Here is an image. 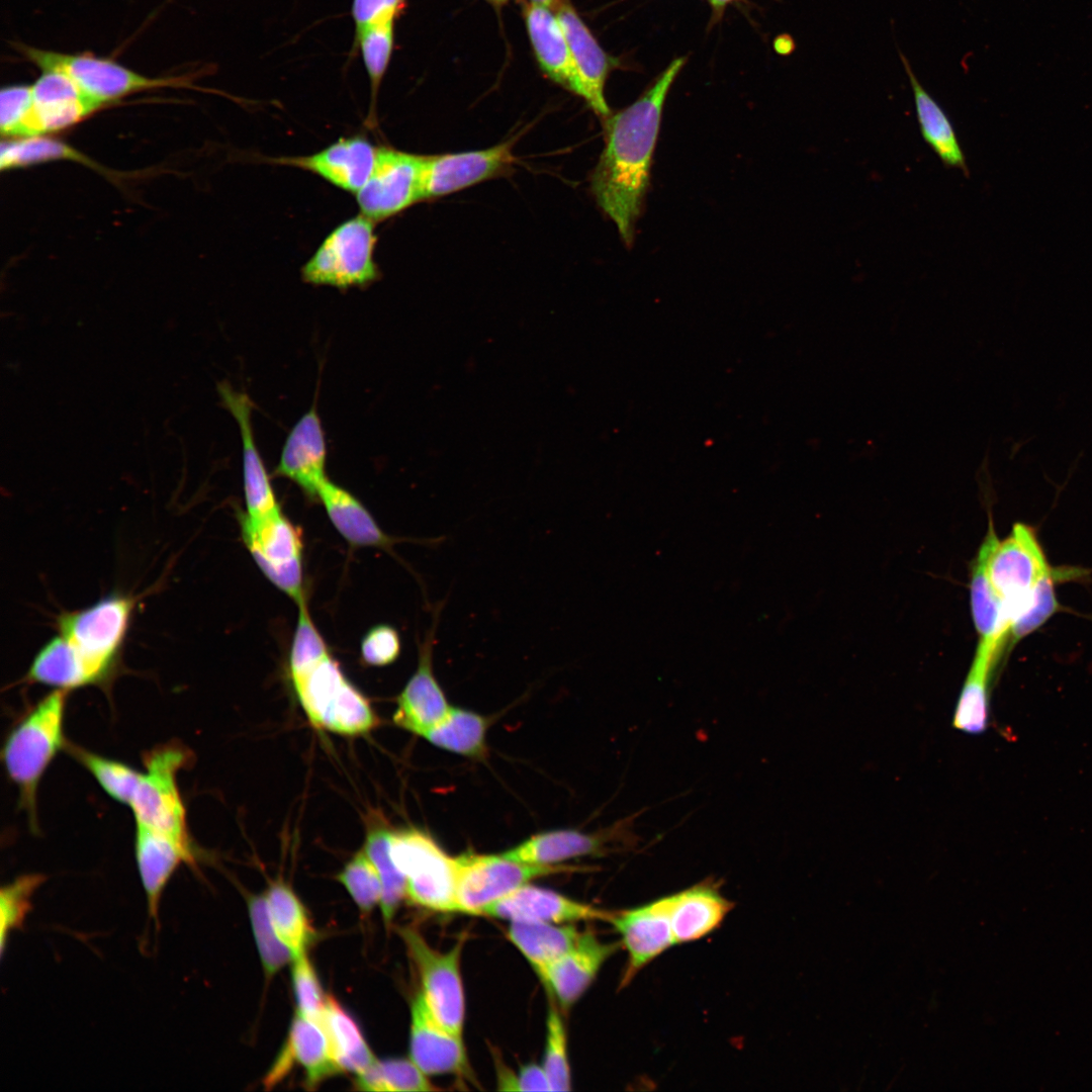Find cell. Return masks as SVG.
Segmentation results:
<instances>
[{
    "label": "cell",
    "instance_id": "28",
    "mask_svg": "<svg viewBox=\"0 0 1092 1092\" xmlns=\"http://www.w3.org/2000/svg\"><path fill=\"white\" fill-rule=\"evenodd\" d=\"M670 896L675 944L695 941L712 933L733 908L732 902L713 881L701 882Z\"/></svg>",
    "mask_w": 1092,
    "mask_h": 1092
},
{
    "label": "cell",
    "instance_id": "5",
    "mask_svg": "<svg viewBox=\"0 0 1092 1092\" xmlns=\"http://www.w3.org/2000/svg\"><path fill=\"white\" fill-rule=\"evenodd\" d=\"M133 609V600L110 596L58 619L62 636L83 662L91 685H103L115 671Z\"/></svg>",
    "mask_w": 1092,
    "mask_h": 1092
},
{
    "label": "cell",
    "instance_id": "3",
    "mask_svg": "<svg viewBox=\"0 0 1092 1092\" xmlns=\"http://www.w3.org/2000/svg\"><path fill=\"white\" fill-rule=\"evenodd\" d=\"M21 56L41 72L69 77L83 92L105 106L122 97L159 88H194L188 75L149 77L91 53L68 54L16 43Z\"/></svg>",
    "mask_w": 1092,
    "mask_h": 1092
},
{
    "label": "cell",
    "instance_id": "19",
    "mask_svg": "<svg viewBox=\"0 0 1092 1092\" xmlns=\"http://www.w3.org/2000/svg\"><path fill=\"white\" fill-rule=\"evenodd\" d=\"M626 821L603 833L588 834L575 829L542 832L502 854L516 861L537 866H556L576 857L603 855L614 849L613 843L635 842L630 831L632 825Z\"/></svg>",
    "mask_w": 1092,
    "mask_h": 1092
},
{
    "label": "cell",
    "instance_id": "30",
    "mask_svg": "<svg viewBox=\"0 0 1092 1092\" xmlns=\"http://www.w3.org/2000/svg\"><path fill=\"white\" fill-rule=\"evenodd\" d=\"M317 499L340 535L355 547L387 548L392 541L352 493L329 478L322 484Z\"/></svg>",
    "mask_w": 1092,
    "mask_h": 1092
},
{
    "label": "cell",
    "instance_id": "45",
    "mask_svg": "<svg viewBox=\"0 0 1092 1092\" xmlns=\"http://www.w3.org/2000/svg\"><path fill=\"white\" fill-rule=\"evenodd\" d=\"M1059 573L1052 568L1034 585L1025 608L1012 621L1008 639L1018 642L1042 626L1054 614L1060 611L1056 597L1055 581Z\"/></svg>",
    "mask_w": 1092,
    "mask_h": 1092
},
{
    "label": "cell",
    "instance_id": "2",
    "mask_svg": "<svg viewBox=\"0 0 1092 1092\" xmlns=\"http://www.w3.org/2000/svg\"><path fill=\"white\" fill-rule=\"evenodd\" d=\"M69 691L56 689L36 703L9 731L1 759L19 794V803L36 827V795L41 778L68 742L64 733Z\"/></svg>",
    "mask_w": 1092,
    "mask_h": 1092
},
{
    "label": "cell",
    "instance_id": "40",
    "mask_svg": "<svg viewBox=\"0 0 1092 1092\" xmlns=\"http://www.w3.org/2000/svg\"><path fill=\"white\" fill-rule=\"evenodd\" d=\"M356 1088L374 1092H425L438 1090L411 1059L375 1061L356 1077Z\"/></svg>",
    "mask_w": 1092,
    "mask_h": 1092
},
{
    "label": "cell",
    "instance_id": "16",
    "mask_svg": "<svg viewBox=\"0 0 1092 1092\" xmlns=\"http://www.w3.org/2000/svg\"><path fill=\"white\" fill-rule=\"evenodd\" d=\"M479 915L509 922L574 924L608 922L611 912L529 883L491 903Z\"/></svg>",
    "mask_w": 1092,
    "mask_h": 1092
},
{
    "label": "cell",
    "instance_id": "4",
    "mask_svg": "<svg viewBox=\"0 0 1092 1092\" xmlns=\"http://www.w3.org/2000/svg\"><path fill=\"white\" fill-rule=\"evenodd\" d=\"M191 752L177 742L160 744L144 754V771L129 805L135 823L195 848L188 832L178 774L191 761Z\"/></svg>",
    "mask_w": 1092,
    "mask_h": 1092
},
{
    "label": "cell",
    "instance_id": "38",
    "mask_svg": "<svg viewBox=\"0 0 1092 1092\" xmlns=\"http://www.w3.org/2000/svg\"><path fill=\"white\" fill-rule=\"evenodd\" d=\"M391 831L383 824H369L364 851L374 864L382 884L380 908L385 923H390L406 898V881L390 854Z\"/></svg>",
    "mask_w": 1092,
    "mask_h": 1092
},
{
    "label": "cell",
    "instance_id": "29",
    "mask_svg": "<svg viewBox=\"0 0 1092 1092\" xmlns=\"http://www.w3.org/2000/svg\"><path fill=\"white\" fill-rule=\"evenodd\" d=\"M997 539L990 525L989 532L972 566L970 595L972 617L979 634V643L991 648L1000 656L1009 637V622L988 570L989 556Z\"/></svg>",
    "mask_w": 1092,
    "mask_h": 1092
},
{
    "label": "cell",
    "instance_id": "13",
    "mask_svg": "<svg viewBox=\"0 0 1092 1092\" xmlns=\"http://www.w3.org/2000/svg\"><path fill=\"white\" fill-rule=\"evenodd\" d=\"M671 896L611 912L608 920L627 952L621 986L629 984L648 964L675 945L671 925Z\"/></svg>",
    "mask_w": 1092,
    "mask_h": 1092
},
{
    "label": "cell",
    "instance_id": "17",
    "mask_svg": "<svg viewBox=\"0 0 1092 1092\" xmlns=\"http://www.w3.org/2000/svg\"><path fill=\"white\" fill-rule=\"evenodd\" d=\"M410 1056L429 1077L453 1074L471 1078L462 1035L435 1017L421 991L411 1005Z\"/></svg>",
    "mask_w": 1092,
    "mask_h": 1092
},
{
    "label": "cell",
    "instance_id": "26",
    "mask_svg": "<svg viewBox=\"0 0 1092 1092\" xmlns=\"http://www.w3.org/2000/svg\"><path fill=\"white\" fill-rule=\"evenodd\" d=\"M134 855L147 898L148 913L158 927L163 892L181 864L196 867V849L135 823Z\"/></svg>",
    "mask_w": 1092,
    "mask_h": 1092
},
{
    "label": "cell",
    "instance_id": "31",
    "mask_svg": "<svg viewBox=\"0 0 1092 1092\" xmlns=\"http://www.w3.org/2000/svg\"><path fill=\"white\" fill-rule=\"evenodd\" d=\"M898 52L912 88L917 120L924 141L946 167L968 173L965 154L949 118L920 84L906 56L901 51Z\"/></svg>",
    "mask_w": 1092,
    "mask_h": 1092
},
{
    "label": "cell",
    "instance_id": "14",
    "mask_svg": "<svg viewBox=\"0 0 1092 1092\" xmlns=\"http://www.w3.org/2000/svg\"><path fill=\"white\" fill-rule=\"evenodd\" d=\"M103 107L69 77L43 71L31 85V100L15 139L41 136L68 128Z\"/></svg>",
    "mask_w": 1092,
    "mask_h": 1092
},
{
    "label": "cell",
    "instance_id": "37",
    "mask_svg": "<svg viewBox=\"0 0 1092 1092\" xmlns=\"http://www.w3.org/2000/svg\"><path fill=\"white\" fill-rule=\"evenodd\" d=\"M266 894L274 926L294 957L306 951L314 937L307 912L291 888L283 882L270 884Z\"/></svg>",
    "mask_w": 1092,
    "mask_h": 1092
},
{
    "label": "cell",
    "instance_id": "53",
    "mask_svg": "<svg viewBox=\"0 0 1092 1092\" xmlns=\"http://www.w3.org/2000/svg\"><path fill=\"white\" fill-rule=\"evenodd\" d=\"M733 1H735V0H709V2L711 4V7H712V10H713V15H714L713 17H715V18L721 17V15H722L723 11L725 10V8L729 4H731Z\"/></svg>",
    "mask_w": 1092,
    "mask_h": 1092
},
{
    "label": "cell",
    "instance_id": "47",
    "mask_svg": "<svg viewBox=\"0 0 1092 1092\" xmlns=\"http://www.w3.org/2000/svg\"><path fill=\"white\" fill-rule=\"evenodd\" d=\"M298 620L289 656L291 678L301 675L330 653L311 620L306 602L298 604Z\"/></svg>",
    "mask_w": 1092,
    "mask_h": 1092
},
{
    "label": "cell",
    "instance_id": "15",
    "mask_svg": "<svg viewBox=\"0 0 1092 1092\" xmlns=\"http://www.w3.org/2000/svg\"><path fill=\"white\" fill-rule=\"evenodd\" d=\"M515 163L510 141L483 150L424 156L422 201L503 175Z\"/></svg>",
    "mask_w": 1092,
    "mask_h": 1092
},
{
    "label": "cell",
    "instance_id": "44",
    "mask_svg": "<svg viewBox=\"0 0 1092 1092\" xmlns=\"http://www.w3.org/2000/svg\"><path fill=\"white\" fill-rule=\"evenodd\" d=\"M541 1065L547 1075L551 1091L571 1090L566 1027L561 1012L558 1006L553 1004V1000L546 1017L545 1046Z\"/></svg>",
    "mask_w": 1092,
    "mask_h": 1092
},
{
    "label": "cell",
    "instance_id": "24",
    "mask_svg": "<svg viewBox=\"0 0 1092 1092\" xmlns=\"http://www.w3.org/2000/svg\"><path fill=\"white\" fill-rule=\"evenodd\" d=\"M327 443L316 407H310L290 430L275 474L298 485L305 494L317 498L326 473Z\"/></svg>",
    "mask_w": 1092,
    "mask_h": 1092
},
{
    "label": "cell",
    "instance_id": "54",
    "mask_svg": "<svg viewBox=\"0 0 1092 1092\" xmlns=\"http://www.w3.org/2000/svg\"><path fill=\"white\" fill-rule=\"evenodd\" d=\"M531 1L541 3L543 5L549 6L550 8H552L553 2H554V0H531Z\"/></svg>",
    "mask_w": 1092,
    "mask_h": 1092
},
{
    "label": "cell",
    "instance_id": "34",
    "mask_svg": "<svg viewBox=\"0 0 1092 1092\" xmlns=\"http://www.w3.org/2000/svg\"><path fill=\"white\" fill-rule=\"evenodd\" d=\"M999 657L978 644L976 654L960 695L953 726L967 733L983 732L989 719V681Z\"/></svg>",
    "mask_w": 1092,
    "mask_h": 1092
},
{
    "label": "cell",
    "instance_id": "27",
    "mask_svg": "<svg viewBox=\"0 0 1092 1092\" xmlns=\"http://www.w3.org/2000/svg\"><path fill=\"white\" fill-rule=\"evenodd\" d=\"M525 21L536 60L551 80L582 95L580 78L560 22L549 6L530 1Z\"/></svg>",
    "mask_w": 1092,
    "mask_h": 1092
},
{
    "label": "cell",
    "instance_id": "46",
    "mask_svg": "<svg viewBox=\"0 0 1092 1092\" xmlns=\"http://www.w3.org/2000/svg\"><path fill=\"white\" fill-rule=\"evenodd\" d=\"M337 878L362 912L368 913L380 904L381 880L364 849L354 854Z\"/></svg>",
    "mask_w": 1092,
    "mask_h": 1092
},
{
    "label": "cell",
    "instance_id": "41",
    "mask_svg": "<svg viewBox=\"0 0 1092 1092\" xmlns=\"http://www.w3.org/2000/svg\"><path fill=\"white\" fill-rule=\"evenodd\" d=\"M66 749L113 800L129 807L142 771L128 764L68 743Z\"/></svg>",
    "mask_w": 1092,
    "mask_h": 1092
},
{
    "label": "cell",
    "instance_id": "7",
    "mask_svg": "<svg viewBox=\"0 0 1092 1092\" xmlns=\"http://www.w3.org/2000/svg\"><path fill=\"white\" fill-rule=\"evenodd\" d=\"M390 854L406 881V899L440 913H456V860L417 828L391 831Z\"/></svg>",
    "mask_w": 1092,
    "mask_h": 1092
},
{
    "label": "cell",
    "instance_id": "51",
    "mask_svg": "<svg viewBox=\"0 0 1092 1092\" xmlns=\"http://www.w3.org/2000/svg\"><path fill=\"white\" fill-rule=\"evenodd\" d=\"M405 8V0H353L351 15L355 31L383 21H395Z\"/></svg>",
    "mask_w": 1092,
    "mask_h": 1092
},
{
    "label": "cell",
    "instance_id": "55",
    "mask_svg": "<svg viewBox=\"0 0 1092 1092\" xmlns=\"http://www.w3.org/2000/svg\"><path fill=\"white\" fill-rule=\"evenodd\" d=\"M487 1H489V2H491L493 4L502 5V4L506 3L508 0H487Z\"/></svg>",
    "mask_w": 1092,
    "mask_h": 1092
},
{
    "label": "cell",
    "instance_id": "8",
    "mask_svg": "<svg viewBox=\"0 0 1092 1092\" xmlns=\"http://www.w3.org/2000/svg\"><path fill=\"white\" fill-rule=\"evenodd\" d=\"M416 967L421 993L435 1017L456 1034H463L465 994L461 975L463 938L443 951L433 947L420 931L399 930Z\"/></svg>",
    "mask_w": 1092,
    "mask_h": 1092
},
{
    "label": "cell",
    "instance_id": "35",
    "mask_svg": "<svg viewBox=\"0 0 1092 1092\" xmlns=\"http://www.w3.org/2000/svg\"><path fill=\"white\" fill-rule=\"evenodd\" d=\"M487 720L473 711L450 707L447 715L422 737L433 745L470 758L486 754Z\"/></svg>",
    "mask_w": 1092,
    "mask_h": 1092
},
{
    "label": "cell",
    "instance_id": "32",
    "mask_svg": "<svg viewBox=\"0 0 1092 1092\" xmlns=\"http://www.w3.org/2000/svg\"><path fill=\"white\" fill-rule=\"evenodd\" d=\"M582 931L574 924L509 922L507 938L516 946L539 977L552 963L567 952Z\"/></svg>",
    "mask_w": 1092,
    "mask_h": 1092
},
{
    "label": "cell",
    "instance_id": "42",
    "mask_svg": "<svg viewBox=\"0 0 1092 1092\" xmlns=\"http://www.w3.org/2000/svg\"><path fill=\"white\" fill-rule=\"evenodd\" d=\"M248 910L262 966L268 977L274 976L293 961L294 953L281 939L274 926L266 894L251 895L248 898Z\"/></svg>",
    "mask_w": 1092,
    "mask_h": 1092
},
{
    "label": "cell",
    "instance_id": "12",
    "mask_svg": "<svg viewBox=\"0 0 1092 1092\" xmlns=\"http://www.w3.org/2000/svg\"><path fill=\"white\" fill-rule=\"evenodd\" d=\"M423 166L424 156L378 147L372 173L356 194L360 213L377 222L422 201Z\"/></svg>",
    "mask_w": 1092,
    "mask_h": 1092
},
{
    "label": "cell",
    "instance_id": "52",
    "mask_svg": "<svg viewBox=\"0 0 1092 1092\" xmlns=\"http://www.w3.org/2000/svg\"><path fill=\"white\" fill-rule=\"evenodd\" d=\"M516 1074L517 1091H551L542 1065L536 1063L527 1064Z\"/></svg>",
    "mask_w": 1092,
    "mask_h": 1092
},
{
    "label": "cell",
    "instance_id": "6",
    "mask_svg": "<svg viewBox=\"0 0 1092 1092\" xmlns=\"http://www.w3.org/2000/svg\"><path fill=\"white\" fill-rule=\"evenodd\" d=\"M375 222L363 214L337 225L301 268L304 282L338 289L364 288L377 281Z\"/></svg>",
    "mask_w": 1092,
    "mask_h": 1092
},
{
    "label": "cell",
    "instance_id": "25",
    "mask_svg": "<svg viewBox=\"0 0 1092 1092\" xmlns=\"http://www.w3.org/2000/svg\"><path fill=\"white\" fill-rule=\"evenodd\" d=\"M217 389L223 404L236 419L241 433L245 515L253 520L267 518L281 509L256 445L252 427V400L245 392L235 390L228 382L219 383Z\"/></svg>",
    "mask_w": 1092,
    "mask_h": 1092
},
{
    "label": "cell",
    "instance_id": "9",
    "mask_svg": "<svg viewBox=\"0 0 1092 1092\" xmlns=\"http://www.w3.org/2000/svg\"><path fill=\"white\" fill-rule=\"evenodd\" d=\"M456 860V913L479 915L491 903L531 881L575 871L564 864L537 866L504 854L464 853Z\"/></svg>",
    "mask_w": 1092,
    "mask_h": 1092
},
{
    "label": "cell",
    "instance_id": "39",
    "mask_svg": "<svg viewBox=\"0 0 1092 1092\" xmlns=\"http://www.w3.org/2000/svg\"><path fill=\"white\" fill-rule=\"evenodd\" d=\"M395 21H383L355 31L358 48L370 83V104L366 123L377 122V97L394 48Z\"/></svg>",
    "mask_w": 1092,
    "mask_h": 1092
},
{
    "label": "cell",
    "instance_id": "43",
    "mask_svg": "<svg viewBox=\"0 0 1092 1092\" xmlns=\"http://www.w3.org/2000/svg\"><path fill=\"white\" fill-rule=\"evenodd\" d=\"M46 876L28 874L16 878L0 891V948L3 956L10 935L23 927L31 910L32 897Z\"/></svg>",
    "mask_w": 1092,
    "mask_h": 1092
},
{
    "label": "cell",
    "instance_id": "36",
    "mask_svg": "<svg viewBox=\"0 0 1092 1092\" xmlns=\"http://www.w3.org/2000/svg\"><path fill=\"white\" fill-rule=\"evenodd\" d=\"M25 680L66 691L91 685L83 662L60 635L38 651L27 670Z\"/></svg>",
    "mask_w": 1092,
    "mask_h": 1092
},
{
    "label": "cell",
    "instance_id": "10",
    "mask_svg": "<svg viewBox=\"0 0 1092 1092\" xmlns=\"http://www.w3.org/2000/svg\"><path fill=\"white\" fill-rule=\"evenodd\" d=\"M242 537L263 574L297 605L305 601L302 535L281 510L260 520L239 515Z\"/></svg>",
    "mask_w": 1092,
    "mask_h": 1092
},
{
    "label": "cell",
    "instance_id": "11",
    "mask_svg": "<svg viewBox=\"0 0 1092 1092\" xmlns=\"http://www.w3.org/2000/svg\"><path fill=\"white\" fill-rule=\"evenodd\" d=\"M1051 569L1029 526L1015 524L1006 539L996 540L989 556L988 570L1003 604L1009 628L1025 608L1036 582Z\"/></svg>",
    "mask_w": 1092,
    "mask_h": 1092
},
{
    "label": "cell",
    "instance_id": "21",
    "mask_svg": "<svg viewBox=\"0 0 1092 1092\" xmlns=\"http://www.w3.org/2000/svg\"><path fill=\"white\" fill-rule=\"evenodd\" d=\"M295 1065L303 1070L304 1084L309 1089L342 1073L323 1025L298 1012L282 1051L265 1077V1086L270 1088L278 1084Z\"/></svg>",
    "mask_w": 1092,
    "mask_h": 1092
},
{
    "label": "cell",
    "instance_id": "33",
    "mask_svg": "<svg viewBox=\"0 0 1092 1092\" xmlns=\"http://www.w3.org/2000/svg\"><path fill=\"white\" fill-rule=\"evenodd\" d=\"M320 1023L341 1072L358 1075L376 1061L356 1021L333 996H327Z\"/></svg>",
    "mask_w": 1092,
    "mask_h": 1092
},
{
    "label": "cell",
    "instance_id": "22",
    "mask_svg": "<svg viewBox=\"0 0 1092 1092\" xmlns=\"http://www.w3.org/2000/svg\"><path fill=\"white\" fill-rule=\"evenodd\" d=\"M556 14L568 42L581 86V97L599 115L611 114L605 99V85L610 72L619 65L598 42L568 0H554Z\"/></svg>",
    "mask_w": 1092,
    "mask_h": 1092
},
{
    "label": "cell",
    "instance_id": "18",
    "mask_svg": "<svg viewBox=\"0 0 1092 1092\" xmlns=\"http://www.w3.org/2000/svg\"><path fill=\"white\" fill-rule=\"evenodd\" d=\"M377 149L366 138L354 135L341 138L311 155L274 158L271 162L310 172L333 186L357 194L372 173Z\"/></svg>",
    "mask_w": 1092,
    "mask_h": 1092
},
{
    "label": "cell",
    "instance_id": "48",
    "mask_svg": "<svg viewBox=\"0 0 1092 1092\" xmlns=\"http://www.w3.org/2000/svg\"><path fill=\"white\" fill-rule=\"evenodd\" d=\"M291 977L297 1012L320 1022L327 996L306 951L293 959Z\"/></svg>",
    "mask_w": 1092,
    "mask_h": 1092
},
{
    "label": "cell",
    "instance_id": "20",
    "mask_svg": "<svg viewBox=\"0 0 1092 1092\" xmlns=\"http://www.w3.org/2000/svg\"><path fill=\"white\" fill-rule=\"evenodd\" d=\"M620 946V941H604L593 931H582L576 943L539 978L558 1006L567 1010L590 987L603 966Z\"/></svg>",
    "mask_w": 1092,
    "mask_h": 1092
},
{
    "label": "cell",
    "instance_id": "50",
    "mask_svg": "<svg viewBox=\"0 0 1092 1092\" xmlns=\"http://www.w3.org/2000/svg\"><path fill=\"white\" fill-rule=\"evenodd\" d=\"M31 100V85H12L0 94V128L3 136L15 139Z\"/></svg>",
    "mask_w": 1092,
    "mask_h": 1092
},
{
    "label": "cell",
    "instance_id": "49",
    "mask_svg": "<svg viewBox=\"0 0 1092 1092\" xmlns=\"http://www.w3.org/2000/svg\"><path fill=\"white\" fill-rule=\"evenodd\" d=\"M401 642L398 632L389 625L371 628L361 642V657L371 666H385L394 662L400 654Z\"/></svg>",
    "mask_w": 1092,
    "mask_h": 1092
},
{
    "label": "cell",
    "instance_id": "1",
    "mask_svg": "<svg viewBox=\"0 0 1092 1092\" xmlns=\"http://www.w3.org/2000/svg\"><path fill=\"white\" fill-rule=\"evenodd\" d=\"M686 62L685 57L674 59L635 102L606 117V146L590 188L627 245L633 241L648 188L664 102Z\"/></svg>",
    "mask_w": 1092,
    "mask_h": 1092
},
{
    "label": "cell",
    "instance_id": "23",
    "mask_svg": "<svg viewBox=\"0 0 1092 1092\" xmlns=\"http://www.w3.org/2000/svg\"><path fill=\"white\" fill-rule=\"evenodd\" d=\"M437 621L419 646V662L397 697L393 722L419 736H423L447 715L450 705L435 677L433 649Z\"/></svg>",
    "mask_w": 1092,
    "mask_h": 1092
}]
</instances>
